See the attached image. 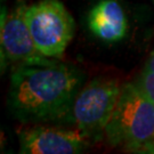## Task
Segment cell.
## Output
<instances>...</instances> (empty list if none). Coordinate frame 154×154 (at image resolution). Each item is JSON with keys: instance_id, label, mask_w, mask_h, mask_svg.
Here are the masks:
<instances>
[{"instance_id": "ba28073f", "label": "cell", "mask_w": 154, "mask_h": 154, "mask_svg": "<svg viewBox=\"0 0 154 154\" xmlns=\"http://www.w3.org/2000/svg\"><path fill=\"white\" fill-rule=\"evenodd\" d=\"M137 81L154 102V49L149 56Z\"/></svg>"}, {"instance_id": "9c48e42d", "label": "cell", "mask_w": 154, "mask_h": 154, "mask_svg": "<svg viewBox=\"0 0 154 154\" xmlns=\"http://www.w3.org/2000/svg\"><path fill=\"white\" fill-rule=\"evenodd\" d=\"M152 1H153V4H154V0H152Z\"/></svg>"}, {"instance_id": "5b68a950", "label": "cell", "mask_w": 154, "mask_h": 154, "mask_svg": "<svg viewBox=\"0 0 154 154\" xmlns=\"http://www.w3.org/2000/svg\"><path fill=\"white\" fill-rule=\"evenodd\" d=\"M26 7L23 1H20L11 11L7 7L1 9L0 62L2 73L8 67L15 69L21 65L54 61L42 55L34 44L25 20Z\"/></svg>"}, {"instance_id": "8992f818", "label": "cell", "mask_w": 154, "mask_h": 154, "mask_svg": "<svg viewBox=\"0 0 154 154\" xmlns=\"http://www.w3.org/2000/svg\"><path fill=\"white\" fill-rule=\"evenodd\" d=\"M18 143L23 154H78L88 147L89 140L78 129L44 123L20 130Z\"/></svg>"}, {"instance_id": "7a4b0ae2", "label": "cell", "mask_w": 154, "mask_h": 154, "mask_svg": "<svg viewBox=\"0 0 154 154\" xmlns=\"http://www.w3.org/2000/svg\"><path fill=\"white\" fill-rule=\"evenodd\" d=\"M105 137L113 147L154 153V102L138 81L122 85Z\"/></svg>"}, {"instance_id": "52a82bcc", "label": "cell", "mask_w": 154, "mask_h": 154, "mask_svg": "<svg viewBox=\"0 0 154 154\" xmlns=\"http://www.w3.org/2000/svg\"><path fill=\"white\" fill-rule=\"evenodd\" d=\"M88 29L94 35L106 44L119 42L127 35L128 20L118 0H100L88 14Z\"/></svg>"}, {"instance_id": "3957f363", "label": "cell", "mask_w": 154, "mask_h": 154, "mask_svg": "<svg viewBox=\"0 0 154 154\" xmlns=\"http://www.w3.org/2000/svg\"><path fill=\"white\" fill-rule=\"evenodd\" d=\"M121 87L113 78H95L77 95L72 120L89 142H98L105 136V128L116 109Z\"/></svg>"}, {"instance_id": "6da1fadb", "label": "cell", "mask_w": 154, "mask_h": 154, "mask_svg": "<svg viewBox=\"0 0 154 154\" xmlns=\"http://www.w3.org/2000/svg\"><path fill=\"white\" fill-rule=\"evenodd\" d=\"M85 74L74 65L56 60L13 69L7 107L11 116L26 125L70 123Z\"/></svg>"}, {"instance_id": "277c9868", "label": "cell", "mask_w": 154, "mask_h": 154, "mask_svg": "<svg viewBox=\"0 0 154 154\" xmlns=\"http://www.w3.org/2000/svg\"><path fill=\"white\" fill-rule=\"evenodd\" d=\"M25 20L33 41L44 56L62 57L75 33V22L60 0H39L26 7Z\"/></svg>"}]
</instances>
